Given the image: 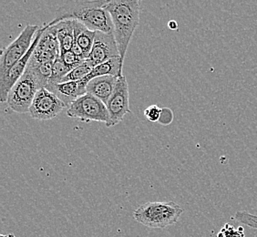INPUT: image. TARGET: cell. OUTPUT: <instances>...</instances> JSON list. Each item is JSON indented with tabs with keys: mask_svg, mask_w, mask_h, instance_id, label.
I'll use <instances>...</instances> for the list:
<instances>
[{
	"mask_svg": "<svg viewBox=\"0 0 257 237\" xmlns=\"http://www.w3.org/2000/svg\"><path fill=\"white\" fill-rule=\"evenodd\" d=\"M107 2V0L67 2L56 11L54 19L44 27H52L64 20H76L92 31L113 34L112 20L105 9Z\"/></svg>",
	"mask_w": 257,
	"mask_h": 237,
	"instance_id": "6da1fadb",
	"label": "cell"
},
{
	"mask_svg": "<svg viewBox=\"0 0 257 237\" xmlns=\"http://www.w3.org/2000/svg\"><path fill=\"white\" fill-rule=\"evenodd\" d=\"M105 9L112 20L114 37L124 62L128 45L140 23V1L112 0L107 2Z\"/></svg>",
	"mask_w": 257,
	"mask_h": 237,
	"instance_id": "7a4b0ae2",
	"label": "cell"
},
{
	"mask_svg": "<svg viewBox=\"0 0 257 237\" xmlns=\"http://www.w3.org/2000/svg\"><path fill=\"white\" fill-rule=\"evenodd\" d=\"M183 209L173 202H149L139 206L134 212L136 222L154 229H163L178 222Z\"/></svg>",
	"mask_w": 257,
	"mask_h": 237,
	"instance_id": "3957f363",
	"label": "cell"
},
{
	"mask_svg": "<svg viewBox=\"0 0 257 237\" xmlns=\"http://www.w3.org/2000/svg\"><path fill=\"white\" fill-rule=\"evenodd\" d=\"M40 89H42L41 85L28 66L25 73L10 90L7 100L9 107L18 113L29 112L35 97Z\"/></svg>",
	"mask_w": 257,
	"mask_h": 237,
	"instance_id": "277c9868",
	"label": "cell"
},
{
	"mask_svg": "<svg viewBox=\"0 0 257 237\" xmlns=\"http://www.w3.org/2000/svg\"><path fill=\"white\" fill-rule=\"evenodd\" d=\"M67 114L70 118H79L83 122L104 123L107 127L110 123L106 104L89 93L85 94L70 104L67 108Z\"/></svg>",
	"mask_w": 257,
	"mask_h": 237,
	"instance_id": "5b68a950",
	"label": "cell"
},
{
	"mask_svg": "<svg viewBox=\"0 0 257 237\" xmlns=\"http://www.w3.org/2000/svg\"><path fill=\"white\" fill-rule=\"evenodd\" d=\"M40 29L36 25H27L19 37L1 51L0 77L5 75L30 50L35 36Z\"/></svg>",
	"mask_w": 257,
	"mask_h": 237,
	"instance_id": "8992f818",
	"label": "cell"
},
{
	"mask_svg": "<svg viewBox=\"0 0 257 237\" xmlns=\"http://www.w3.org/2000/svg\"><path fill=\"white\" fill-rule=\"evenodd\" d=\"M67 106L47 88L40 89L35 97L30 112L32 118L48 121L57 117Z\"/></svg>",
	"mask_w": 257,
	"mask_h": 237,
	"instance_id": "52a82bcc",
	"label": "cell"
},
{
	"mask_svg": "<svg viewBox=\"0 0 257 237\" xmlns=\"http://www.w3.org/2000/svg\"><path fill=\"white\" fill-rule=\"evenodd\" d=\"M106 106L110 116L109 127L119 124L122 122L126 114L131 113L128 104V82L125 76H121L118 79L113 93Z\"/></svg>",
	"mask_w": 257,
	"mask_h": 237,
	"instance_id": "ba28073f",
	"label": "cell"
},
{
	"mask_svg": "<svg viewBox=\"0 0 257 237\" xmlns=\"http://www.w3.org/2000/svg\"><path fill=\"white\" fill-rule=\"evenodd\" d=\"M42 33H43V30L40 29L35 36L34 41L32 43L30 50H29V52L22 59H20L19 62H17L5 75L0 77V100H1V102H7L10 90L18 82V80L25 73L29 63H30L32 53L36 49V47L39 44V41H40Z\"/></svg>",
	"mask_w": 257,
	"mask_h": 237,
	"instance_id": "9c48e42d",
	"label": "cell"
},
{
	"mask_svg": "<svg viewBox=\"0 0 257 237\" xmlns=\"http://www.w3.org/2000/svg\"><path fill=\"white\" fill-rule=\"evenodd\" d=\"M118 57L120 56L114 35L96 31L94 43L87 60L96 67Z\"/></svg>",
	"mask_w": 257,
	"mask_h": 237,
	"instance_id": "30bf717a",
	"label": "cell"
},
{
	"mask_svg": "<svg viewBox=\"0 0 257 237\" xmlns=\"http://www.w3.org/2000/svg\"><path fill=\"white\" fill-rule=\"evenodd\" d=\"M88 82L89 80L84 79L78 81H69L58 84L48 85L47 89L53 92L68 108L76 99L87 93Z\"/></svg>",
	"mask_w": 257,
	"mask_h": 237,
	"instance_id": "8fae6325",
	"label": "cell"
},
{
	"mask_svg": "<svg viewBox=\"0 0 257 237\" xmlns=\"http://www.w3.org/2000/svg\"><path fill=\"white\" fill-rule=\"evenodd\" d=\"M118 79L112 76H102L90 79L87 84V93L93 95L107 105L113 93Z\"/></svg>",
	"mask_w": 257,
	"mask_h": 237,
	"instance_id": "7c38bea8",
	"label": "cell"
},
{
	"mask_svg": "<svg viewBox=\"0 0 257 237\" xmlns=\"http://www.w3.org/2000/svg\"><path fill=\"white\" fill-rule=\"evenodd\" d=\"M122 69H123V61L121 60L120 57L114 58L104 62L102 64L94 67L91 70V72L85 79L89 81L90 79L102 77V76H112V77L119 78L123 76Z\"/></svg>",
	"mask_w": 257,
	"mask_h": 237,
	"instance_id": "4fadbf2b",
	"label": "cell"
},
{
	"mask_svg": "<svg viewBox=\"0 0 257 237\" xmlns=\"http://www.w3.org/2000/svg\"><path fill=\"white\" fill-rule=\"evenodd\" d=\"M55 26L57 28V36L60 42V54L71 50L74 44L73 20H64Z\"/></svg>",
	"mask_w": 257,
	"mask_h": 237,
	"instance_id": "5bb4252c",
	"label": "cell"
},
{
	"mask_svg": "<svg viewBox=\"0 0 257 237\" xmlns=\"http://www.w3.org/2000/svg\"><path fill=\"white\" fill-rule=\"evenodd\" d=\"M73 25H74V43L84 50L85 53L88 55V58H89V53L94 43L96 31L89 30L83 24L79 23L76 20H73Z\"/></svg>",
	"mask_w": 257,
	"mask_h": 237,
	"instance_id": "9a60e30c",
	"label": "cell"
},
{
	"mask_svg": "<svg viewBox=\"0 0 257 237\" xmlns=\"http://www.w3.org/2000/svg\"><path fill=\"white\" fill-rule=\"evenodd\" d=\"M42 30H43V33L40 37L37 49L45 50V51H50L58 56H60V42L57 36L56 26H52L49 28H46L43 26Z\"/></svg>",
	"mask_w": 257,
	"mask_h": 237,
	"instance_id": "2e32d148",
	"label": "cell"
},
{
	"mask_svg": "<svg viewBox=\"0 0 257 237\" xmlns=\"http://www.w3.org/2000/svg\"><path fill=\"white\" fill-rule=\"evenodd\" d=\"M52 67H53V62L39 65L29 63V68L33 71V73L39 80L42 88H47V86L50 83V78L52 75Z\"/></svg>",
	"mask_w": 257,
	"mask_h": 237,
	"instance_id": "e0dca14e",
	"label": "cell"
},
{
	"mask_svg": "<svg viewBox=\"0 0 257 237\" xmlns=\"http://www.w3.org/2000/svg\"><path fill=\"white\" fill-rule=\"evenodd\" d=\"M94 67L91 65L89 60H84L81 64L79 65L78 67H76L72 69L69 74L62 79V82H69V81H78L84 79L91 72V70Z\"/></svg>",
	"mask_w": 257,
	"mask_h": 237,
	"instance_id": "ac0fdd59",
	"label": "cell"
},
{
	"mask_svg": "<svg viewBox=\"0 0 257 237\" xmlns=\"http://www.w3.org/2000/svg\"><path fill=\"white\" fill-rule=\"evenodd\" d=\"M72 69H71L70 67L65 64L63 60L60 59V57L56 59V60L53 62L52 75H51L49 85L61 83L62 79H64L65 77L69 74Z\"/></svg>",
	"mask_w": 257,
	"mask_h": 237,
	"instance_id": "d6986e66",
	"label": "cell"
},
{
	"mask_svg": "<svg viewBox=\"0 0 257 237\" xmlns=\"http://www.w3.org/2000/svg\"><path fill=\"white\" fill-rule=\"evenodd\" d=\"M60 57V56H58V55L50 52V51L39 50L36 47V49L32 53V56H31L30 63L34 65L50 63V62H54L56 59H58Z\"/></svg>",
	"mask_w": 257,
	"mask_h": 237,
	"instance_id": "ffe728a7",
	"label": "cell"
},
{
	"mask_svg": "<svg viewBox=\"0 0 257 237\" xmlns=\"http://www.w3.org/2000/svg\"><path fill=\"white\" fill-rule=\"evenodd\" d=\"M234 219L244 225L257 230V215H253L244 211H240L234 214Z\"/></svg>",
	"mask_w": 257,
	"mask_h": 237,
	"instance_id": "44dd1931",
	"label": "cell"
},
{
	"mask_svg": "<svg viewBox=\"0 0 257 237\" xmlns=\"http://www.w3.org/2000/svg\"><path fill=\"white\" fill-rule=\"evenodd\" d=\"M60 59L63 60L65 64L70 67L71 69H74L76 67H78L79 65L81 64L84 61V60H81L79 59V57L76 56L71 50L66 51L64 53H61Z\"/></svg>",
	"mask_w": 257,
	"mask_h": 237,
	"instance_id": "7402d4cb",
	"label": "cell"
},
{
	"mask_svg": "<svg viewBox=\"0 0 257 237\" xmlns=\"http://www.w3.org/2000/svg\"><path fill=\"white\" fill-rule=\"evenodd\" d=\"M162 110L163 109H161L157 105H152L144 110V116L152 123H159Z\"/></svg>",
	"mask_w": 257,
	"mask_h": 237,
	"instance_id": "603a6c76",
	"label": "cell"
},
{
	"mask_svg": "<svg viewBox=\"0 0 257 237\" xmlns=\"http://www.w3.org/2000/svg\"><path fill=\"white\" fill-rule=\"evenodd\" d=\"M173 120V113L171 109L163 108L159 123L162 124V125H169V124H172Z\"/></svg>",
	"mask_w": 257,
	"mask_h": 237,
	"instance_id": "cb8c5ba5",
	"label": "cell"
},
{
	"mask_svg": "<svg viewBox=\"0 0 257 237\" xmlns=\"http://www.w3.org/2000/svg\"><path fill=\"white\" fill-rule=\"evenodd\" d=\"M168 27L170 28V30H176L178 29V24H177L176 21L171 20V21L169 22Z\"/></svg>",
	"mask_w": 257,
	"mask_h": 237,
	"instance_id": "d4e9b609",
	"label": "cell"
},
{
	"mask_svg": "<svg viewBox=\"0 0 257 237\" xmlns=\"http://www.w3.org/2000/svg\"><path fill=\"white\" fill-rule=\"evenodd\" d=\"M0 237H16L14 234H12V233H10V234H1V236Z\"/></svg>",
	"mask_w": 257,
	"mask_h": 237,
	"instance_id": "484cf974",
	"label": "cell"
}]
</instances>
